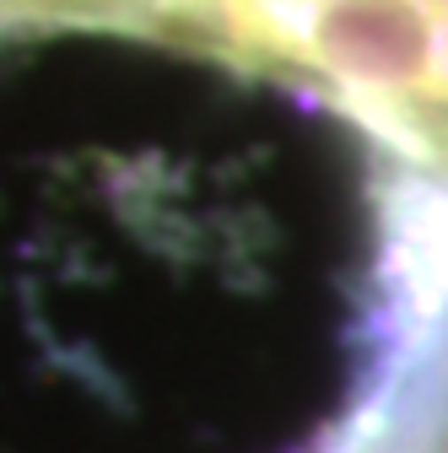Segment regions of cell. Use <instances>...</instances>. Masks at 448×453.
Wrapping results in <instances>:
<instances>
[{"mask_svg":"<svg viewBox=\"0 0 448 453\" xmlns=\"http://www.w3.org/2000/svg\"><path fill=\"white\" fill-rule=\"evenodd\" d=\"M146 0H0V38L12 33H120Z\"/></svg>","mask_w":448,"mask_h":453,"instance_id":"6da1fadb","label":"cell"}]
</instances>
